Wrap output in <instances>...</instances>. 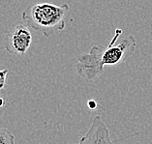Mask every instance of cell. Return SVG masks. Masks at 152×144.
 Wrapping results in <instances>:
<instances>
[{
    "mask_svg": "<svg viewBox=\"0 0 152 144\" xmlns=\"http://www.w3.org/2000/svg\"><path fill=\"white\" fill-rule=\"evenodd\" d=\"M122 33V29L117 28L107 47L94 46L89 52L83 53L77 57L76 69L80 76L91 81L102 75L106 66L120 64L134 53L137 47L135 37L132 35L124 36L117 43Z\"/></svg>",
    "mask_w": 152,
    "mask_h": 144,
    "instance_id": "cell-1",
    "label": "cell"
},
{
    "mask_svg": "<svg viewBox=\"0 0 152 144\" xmlns=\"http://www.w3.org/2000/svg\"><path fill=\"white\" fill-rule=\"evenodd\" d=\"M69 5L39 3L29 6L23 13V20L29 28L41 32L46 38L62 31L66 26Z\"/></svg>",
    "mask_w": 152,
    "mask_h": 144,
    "instance_id": "cell-2",
    "label": "cell"
},
{
    "mask_svg": "<svg viewBox=\"0 0 152 144\" xmlns=\"http://www.w3.org/2000/svg\"><path fill=\"white\" fill-rule=\"evenodd\" d=\"M32 43V34L23 23H17L7 32L4 40L5 49L11 54L24 55Z\"/></svg>",
    "mask_w": 152,
    "mask_h": 144,
    "instance_id": "cell-3",
    "label": "cell"
},
{
    "mask_svg": "<svg viewBox=\"0 0 152 144\" xmlns=\"http://www.w3.org/2000/svg\"><path fill=\"white\" fill-rule=\"evenodd\" d=\"M74 144H113L110 131L101 116H95L92 119L88 131L77 143Z\"/></svg>",
    "mask_w": 152,
    "mask_h": 144,
    "instance_id": "cell-4",
    "label": "cell"
},
{
    "mask_svg": "<svg viewBox=\"0 0 152 144\" xmlns=\"http://www.w3.org/2000/svg\"><path fill=\"white\" fill-rule=\"evenodd\" d=\"M0 144H15V135L5 128H0Z\"/></svg>",
    "mask_w": 152,
    "mask_h": 144,
    "instance_id": "cell-5",
    "label": "cell"
},
{
    "mask_svg": "<svg viewBox=\"0 0 152 144\" xmlns=\"http://www.w3.org/2000/svg\"><path fill=\"white\" fill-rule=\"evenodd\" d=\"M9 73L8 69L0 70V92H1L6 86V81H7V75Z\"/></svg>",
    "mask_w": 152,
    "mask_h": 144,
    "instance_id": "cell-6",
    "label": "cell"
},
{
    "mask_svg": "<svg viewBox=\"0 0 152 144\" xmlns=\"http://www.w3.org/2000/svg\"><path fill=\"white\" fill-rule=\"evenodd\" d=\"M87 106H88V108L94 110L97 108V103H96L94 100H89L87 103Z\"/></svg>",
    "mask_w": 152,
    "mask_h": 144,
    "instance_id": "cell-7",
    "label": "cell"
},
{
    "mask_svg": "<svg viewBox=\"0 0 152 144\" xmlns=\"http://www.w3.org/2000/svg\"><path fill=\"white\" fill-rule=\"evenodd\" d=\"M6 105V102H5V100L3 99V98H0V108H3Z\"/></svg>",
    "mask_w": 152,
    "mask_h": 144,
    "instance_id": "cell-8",
    "label": "cell"
}]
</instances>
